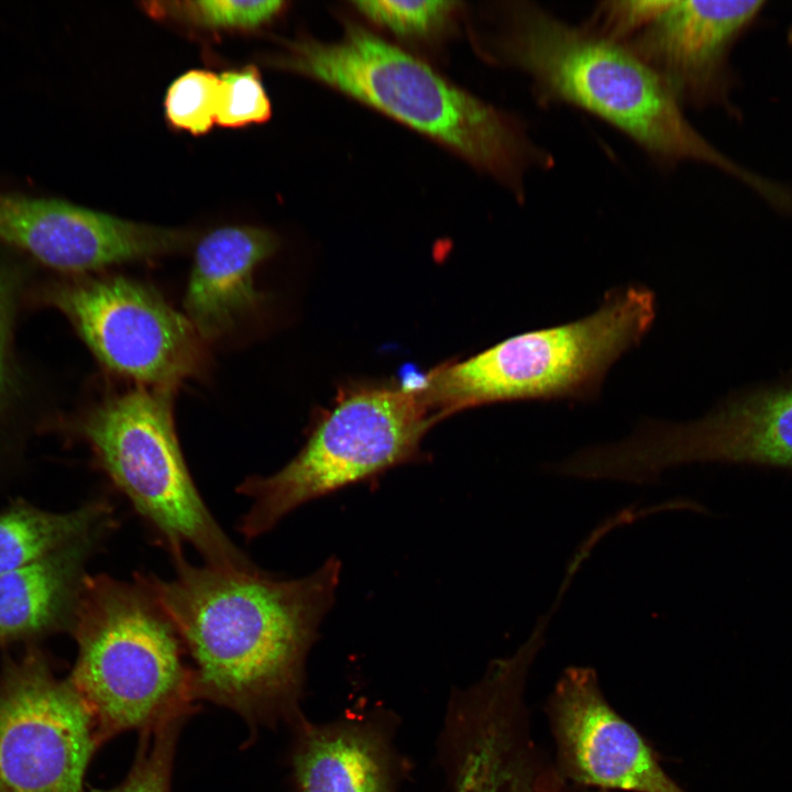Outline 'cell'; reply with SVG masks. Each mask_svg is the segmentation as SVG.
Segmentation results:
<instances>
[{
	"label": "cell",
	"mask_w": 792,
	"mask_h": 792,
	"mask_svg": "<svg viewBox=\"0 0 792 792\" xmlns=\"http://www.w3.org/2000/svg\"><path fill=\"white\" fill-rule=\"evenodd\" d=\"M670 1H602L582 24L606 40L623 44L647 26L670 4Z\"/></svg>",
	"instance_id": "cb8c5ba5"
},
{
	"label": "cell",
	"mask_w": 792,
	"mask_h": 792,
	"mask_svg": "<svg viewBox=\"0 0 792 792\" xmlns=\"http://www.w3.org/2000/svg\"><path fill=\"white\" fill-rule=\"evenodd\" d=\"M32 307L62 314L100 363L143 386L174 391L201 367L202 339L190 321L139 282L41 268Z\"/></svg>",
	"instance_id": "ba28073f"
},
{
	"label": "cell",
	"mask_w": 792,
	"mask_h": 792,
	"mask_svg": "<svg viewBox=\"0 0 792 792\" xmlns=\"http://www.w3.org/2000/svg\"><path fill=\"white\" fill-rule=\"evenodd\" d=\"M654 317L649 288L609 290L585 317L508 338L432 371L419 378L422 398L438 419L505 400H591L610 366L641 342Z\"/></svg>",
	"instance_id": "5b68a950"
},
{
	"label": "cell",
	"mask_w": 792,
	"mask_h": 792,
	"mask_svg": "<svg viewBox=\"0 0 792 792\" xmlns=\"http://www.w3.org/2000/svg\"><path fill=\"white\" fill-rule=\"evenodd\" d=\"M788 41H789V44H790V46H791V48H792V23H791V25H790V28H789Z\"/></svg>",
	"instance_id": "d4e9b609"
},
{
	"label": "cell",
	"mask_w": 792,
	"mask_h": 792,
	"mask_svg": "<svg viewBox=\"0 0 792 792\" xmlns=\"http://www.w3.org/2000/svg\"><path fill=\"white\" fill-rule=\"evenodd\" d=\"M220 78L204 69H191L177 77L164 100L168 123L177 130L201 135L216 124Z\"/></svg>",
	"instance_id": "44dd1931"
},
{
	"label": "cell",
	"mask_w": 792,
	"mask_h": 792,
	"mask_svg": "<svg viewBox=\"0 0 792 792\" xmlns=\"http://www.w3.org/2000/svg\"><path fill=\"white\" fill-rule=\"evenodd\" d=\"M276 248L272 232L248 226L219 228L200 240L184 307L202 340L220 337L257 305L253 273Z\"/></svg>",
	"instance_id": "e0dca14e"
},
{
	"label": "cell",
	"mask_w": 792,
	"mask_h": 792,
	"mask_svg": "<svg viewBox=\"0 0 792 792\" xmlns=\"http://www.w3.org/2000/svg\"><path fill=\"white\" fill-rule=\"evenodd\" d=\"M111 528L0 575V647L70 634L87 563Z\"/></svg>",
	"instance_id": "2e32d148"
},
{
	"label": "cell",
	"mask_w": 792,
	"mask_h": 792,
	"mask_svg": "<svg viewBox=\"0 0 792 792\" xmlns=\"http://www.w3.org/2000/svg\"><path fill=\"white\" fill-rule=\"evenodd\" d=\"M40 270L26 256L0 246V494L26 475L35 439L52 432L62 415L44 371L28 359L18 340L22 317L33 308Z\"/></svg>",
	"instance_id": "5bb4252c"
},
{
	"label": "cell",
	"mask_w": 792,
	"mask_h": 792,
	"mask_svg": "<svg viewBox=\"0 0 792 792\" xmlns=\"http://www.w3.org/2000/svg\"><path fill=\"white\" fill-rule=\"evenodd\" d=\"M219 78L216 124L241 128L264 123L271 118V101L255 66L224 72Z\"/></svg>",
	"instance_id": "603a6c76"
},
{
	"label": "cell",
	"mask_w": 792,
	"mask_h": 792,
	"mask_svg": "<svg viewBox=\"0 0 792 792\" xmlns=\"http://www.w3.org/2000/svg\"><path fill=\"white\" fill-rule=\"evenodd\" d=\"M286 2L199 0L183 2L148 3L152 14L172 15L201 28L213 30H251L275 19Z\"/></svg>",
	"instance_id": "ffe728a7"
},
{
	"label": "cell",
	"mask_w": 792,
	"mask_h": 792,
	"mask_svg": "<svg viewBox=\"0 0 792 792\" xmlns=\"http://www.w3.org/2000/svg\"><path fill=\"white\" fill-rule=\"evenodd\" d=\"M766 4L671 0L623 45L660 78L684 111L719 108L738 117L732 101L736 78L730 54Z\"/></svg>",
	"instance_id": "7c38bea8"
},
{
	"label": "cell",
	"mask_w": 792,
	"mask_h": 792,
	"mask_svg": "<svg viewBox=\"0 0 792 792\" xmlns=\"http://www.w3.org/2000/svg\"><path fill=\"white\" fill-rule=\"evenodd\" d=\"M98 743L91 717L37 644L0 676V792H82Z\"/></svg>",
	"instance_id": "9c48e42d"
},
{
	"label": "cell",
	"mask_w": 792,
	"mask_h": 792,
	"mask_svg": "<svg viewBox=\"0 0 792 792\" xmlns=\"http://www.w3.org/2000/svg\"><path fill=\"white\" fill-rule=\"evenodd\" d=\"M70 635L77 658L68 681L98 745L191 711L193 674L182 639L138 576L129 583L87 574Z\"/></svg>",
	"instance_id": "277c9868"
},
{
	"label": "cell",
	"mask_w": 792,
	"mask_h": 792,
	"mask_svg": "<svg viewBox=\"0 0 792 792\" xmlns=\"http://www.w3.org/2000/svg\"><path fill=\"white\" fill-rule=\"evenodd\" d=\"M481 43L487 61L529 79L539 106H569L596 117L661 168L701 163L738 179L759 196L768 193L770 180L704 138L660 78L623 44L528 0L494 4Z\"/></svg>",
	"instance_id": "7a4b0ae2"
},
{
	"label": "cell",
	"mask_w": 792,
	"mask_h": 792,
	"mask_svg": "<svg viewBox=\"0 0 792 792\" xmlns=\"http://www.w3.org/2000/svg\"><path fill=\"white\" fill-rule=\"evenodd\" d=\"M187 715L143 729L132 769L113 792H169L177 736Z\"/></svg>",
	"instance_id": "7402d4cb"
},
{
	"label": "cell",
	"mask_w": 792,
	"mask_h": 792,
	"mask_svg": "<svg viewBox=\"0 0 792 792\" xmlns=\"http://www.w3.org/2000/svg\"><path fill=\"white\" fill-rule=\"evenodd\" d=\"M292 768L296 792H397L398 756L386 722L341 718L294 722Z\"/></svg>",
	"instance_id": "9a60e30c"
},
{
	"label": "cell",
	"mask_w": 792,
	"mask_h": 792,
	"mask_svg": "<svg viewBox=\"0 0 792 792\" xmlns=\"http://www.w3.org/2000/svg\"><path fill=\"white\" fill-rule=\"evenodd\" d=\"M108 527H113V512L105 499L56 512L14 497L0 508V575Z\"/></svg>",
	"instance_id": "ac0fdd59"
},
{
	"label": "cell",
	"mask_w": 792,
	"mask_h": 792,
	"mask_svg": "<svg viewBox=\"0 0 792 792\" xmlns=\"http://www.w3.org/2000/svg\"><path fill=\"white\" fill-rule=\"evenodd\" d=\"M0 246L46 272L88 274L144 260L152 234L145 223L63 199L0 191Z\"/></svg>",
	"instance_id": "4fadbf2b"
},
{
	"label": "cell",
	"mask_w": 792,
	"mask_h": 792,
	"mask_svg": "<svg viewBox=\"0 0 792 792\" xmlns=\"http://www.w3.org/2000/svg\"><path fill=\"white\" fill-rule=\"evenodd\" d=\"M619 459L639 485L694 462L792 469V372L727 397L700 419L644 421L622 441Z\"/></svg>",
	"instance_id": "30bf717a"
},
{
	"label": "cell",
	"mask_w": 792,
	"mask_h": 792,
	"mask_svg": "<svg viewBox=\"0 0 792 792\" xmlns=\"http://www.w3.org/2000/svg\"><path fill=\"white\" fill-rule=\"evenodd\" d=\"M355 10L374 24L407 40H430L446 33L461 8L459 1L353 2Z\"/></svg>",
	"instance_id": "d6986e66"
},
{
	"label": "cell",
	"mask_w": 792,
	"mask_h": 792,
	"mask_svg": "<svg viewBox=\"0 0 792 792\" xmlns=\"http://www.w3.org/2000/svg\"><path fill=\"white\" fill-rule=\"evenodd\" d=\"M172 389L141 385L105 397L54 431L90 449L97 468L153 530L174 561L190 546L207 565L256 568L210 514L186 465L172 414Z\"/></svg>",
	"instance_id": "8992f818"
},
{
	"label": "cell",
	"mask_w": 792,
	"mask_h": 792,
	"mask_svg": "<svg viewBox=\"0 0 792 792\" xmlns=\"http://www.w3.org/2000/svg\"><path fill=\"white\" fill-rule=\"evenodd\" d=\"M453 151L525 200V178L554 167L553 155L517 116L454 85L418 57L354 21L334 42L302 37L273 59ZM272 62V63H273Z\"/></svg>",
	"instance_id": "3957f363"
},
{
	"label": "cell",
	"mask_w": 792,
	"mask_h": 792,
	"mask_svg": "<svg viewBox=\"0 0 792 792\" xmlns=\"http://www.w3.org/2000/svg\"><path fill=\"white\" fill-rule=\"evenodd\" d=\"M438 420L418 378L399 387L350 391L285 466L239 485L238 492L252 501L240 531L256 538L306 503L421 460V441Z\"/></svg>",
	"instance_id": "52a82bcc"
},
{
	"label": "cell",
	"mask_w": 792,
	"mask_h": 792,
	"mask_svg": "<svg viewBox=\"0 0 792 792\" xmlns=\"http://www.w3.org/2000/svg\"><path fill=\"white\" fill-rule=\"evenodd\" d=\"M554 765L571 783L605 792H688L646 738L608 703L596 671L563 670L547 701Z\"/></svg>",
	"instance_id": "8fae6325"
},
{
	"label": "cell",
	"mask_w": 792,
	"mask_h": 792,
	"mask_svg": "<svg viewBox=\"0 0 792 792\" xmlns=\"http://www.w3.org/2000/svg\"><path fill=\"white\" fill-rule=\"evenodd\" d=\"M176 575L138 574L176 628L191 668L194 694L249 722H295L305 663L331 609L341 563L329 558L299 579L257 570L195 566Z\"/></svg>",
	"instance_id": "6da1fadb"
}]
</instances>
